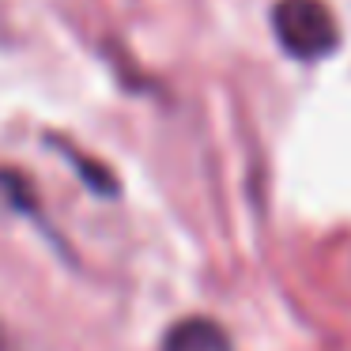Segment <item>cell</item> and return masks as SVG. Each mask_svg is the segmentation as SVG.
<instances>
[{
	"label": "cell",
	"mask_w": 351,
	"mask_h": 351,
	"mask_svg": "<svg viewBox=\"0 0 351 351\" xmlns=\"http://www.w3.org/2000/svg\"><path fill=\"white\" fill-rule=\"evenodd\" d=\"M162 351H234L230 336L212 317H182L162 332Z\"/></svg>",
	"instance_id": "obj_2"
},
{
	"label": "cell",
	"mask_w": 351,
	"mask_h": 351,
	"mask_svg": "<svg viewBox=\"0 0 351 351\" xmlns=\"http://www.w3.org/2000/svg\"><path fill=\"white\" fill-rule=\"evenodd\" d=\"M0 193H4V200H8L12 208H19L23 215H31L34 223H38V197H34V185L27 174H19V170H0Z\"/></svg>",
	"instance_id": "obj_4"
},
{
	"label": "cell",
	"mask_w": 351,
	"mask_h": 351,
	"mask_svg": "<svg viewBox=\"0 0 351 351\" xmlns=\"http://www.w3.org/2000/svg\"><path fill=\"white\" fill-rule=\"evenodd\" d=\"M272 31L283 53L295 61H321L340 46V23L325 0H280L272 12Z\"/></svg>",
	"instance_id": "obj_1"
},
{
	"label": "cell",
	"mask_w": 351,
	"mask_h": 351,
	"mask_svg": "<svg viewBox=\"0 0 351 351\" xmlns=\"http://www.w3.org/2000/svg\"><path fill=\"white\" fill-rule=\"evenodd\" d=\"M49 144H53L57 152H61L64 159H69V167L76 170L80 178H84L91 193H99V197H114V193H117V178L110 174V170L102 167V162H95L87 152H76V147H72L69 140H61V136H49Z\"/></svg>",
	"instance_id": "obj_3"
}]
</instances>
